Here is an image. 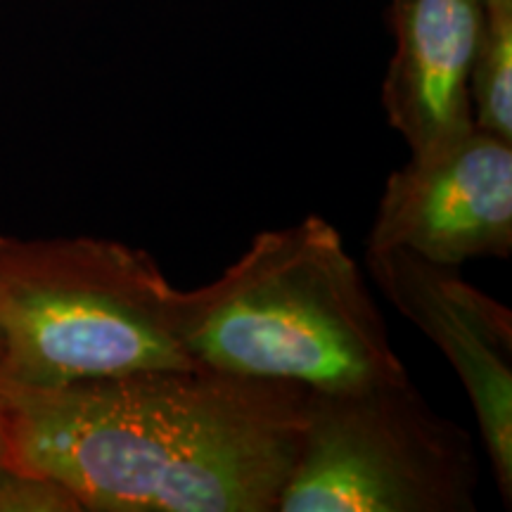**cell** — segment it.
<instances>
[{
  "instance_id": "obj_10",
  "label": "cell",
  "mask_w": 512,
  "mask_h": 512,
  "mask_svg": "<svg viewBox=\"0 0 512 512\" xmlns=\"http://www.w3.org/2000/svg\"><path fill=\"white\" fill-rule=\"evenodd\" d=\"M3 358H5V344H3V332H0V373H3Z\"/></svg>"
},
{
  "instance_id": "obj_1",
  "label": "cell",
  "mask_w": 512,
  "mask_h": 512,
  "mask_svg": "<svg viewBox=\"0 0 512 512\" xmlns=\"http://www.w3.org/2000/svg\"><path fill=\"white\" fill-rule=\"evenodd\" d=\"M311 389L190 366L0 384L12 465L79 512H278Z\"/></svg>"
},
{
  "instance_id": "obj_2",
  "label": "cell",
  "mask_w": 512,
  "mask_h": 512,
  "mask_svg": "<svg viewBox=\"0 0 512 512\" xmlns=\"http://www.w3.org/2000/svg\"><path fill=\"white\" fill-rule=\"evenodd\" d=\"M195 366L316 392L403 380L406 366L342 235L311 214L254 235L211 283L178 290Z\"/></svg>"
},
{
  "instance_id": "obj_9",
  "label": "cell",
  "mask_w": 512,
  "mask_h": 512,
  "mask_svg": "<svg viewBox=\"0 0 512 512\" xmlns=\"http://www.w3.org/2000/svg\"><path fill=\"white\" fill-rule=\"evenodd\" d=\"M0 512H79L60 486L19 472L8 456L0 425Z\"/></svg>"
},
{
  "instance_id": "obj_8",
  "label": "cell",
  "mask_w": 512,
  "mask_h": 512,
  "mask_svg": "<svg viewBox=\"0 0 512 512\" xmlns=\"http://www.w3.org/2000/svg\"><path fill=\"white\" fill-rule=\"evenodd\" d=\"M470 91L475 124L512 140V0H479Z\"/></svg>"
},
{
  "instance_id": "obj_5",
  "label": "cell",
  "mask_w": 512,
  "mask_h": 512,
  "mask_svg": "<svg viewBox=\"0 0 512 512\" xmlns=\"http://www.w3.org/2000/svg\"><path fill=\"white\" fill-rule=\"evenodd\" d=\"M406 249L434 264L508 259L512 140L475 126L456 143L411 157L384 183L366 252Z\"/></svg>"
},
{
  "instance_id": "obj_7",
  "label": "cell",
  "mask_w": 512,
  "mask_h": 512,
  "mask_svg": "<svg viewBox=\"0 0 512 512\" xmlns=\"http://www.w3.org/2000/svg\"><path fill=\"white\" fill-rule=\"evenodd\" d=\"M394 55L382 83L389 126L411 157L430 155L475 128L472 57L479 0H392Z\"/></svg>"
},
{
  "instance_id": "obj_3",
  "label": "cell",
  "mask_w": 512,
  "mask_h": 512,
  "mask_svg": "<svg viewBox=\"0 0 512 512\" xmlns=\"http://www.w3.org/2000/svg\"><path fill=\"white\" fill-rule=\"evenodd\" d=\"M178 290L152 254L93 235H0V384L60 387L190 368Z\"/></svg>"
},
{
  "instance_id": "obj_6",
  "label": "cell",
  "mask_w": 512,
  "mask_h": 512,
  "mask_svg": "<svg viewBox=\"0 0 512 512\" xmlns=\"http://www.w3.org/2000/svg\"><path fill=\"white\" fill-rule=\"evenodd\" d=\"M370 278L437 344L463 382L505 505L512 503V311L460 275L406 249L366 252Z\"/></svg>"
},
{
  "instance_id": "obj_4",
  "label": "cell",
  "mask_w": 512,
  "mask_h": 512,
  "mask_svg": "<svg viewBox=\"0 0 512 512\" xmlns=\"http://www.w3.org/2000/svg\"><path fill=\"white\" fill-rule=\"evenodd\" d=\"M477 484L472 437L411 377L311 389L278 512H472Z\"/></svg>"
}]
</instances>
